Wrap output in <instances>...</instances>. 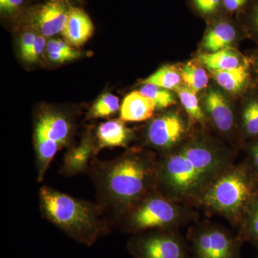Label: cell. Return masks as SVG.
Instances as JSON below:
<instances>
[{"label":"cell","instance_id":"cell-5","mask_svg":"<svg viewBox=\"0 0 258 258\" xmlns=\"http://www.w3.org/2000/svg\"><path fill=\"white\" fill-rule=\"evenodd\" d=\"M195 218L192 210L184 204L155 191L132 209L120 222L123 232L135 235L154 230H176Z\"/></svg>","mask_w":258,"mask_h":258},{"label":"cell","instance_id":"cell-13","mask_svg":"<svg viewBox=\"0 0 258 258\" xmlns=\"http://www.w3.org/2000/svg\"><path fill=\"white\" fill-rule=\"evenodd\" d=\"M94 32L89 15L82 8L71 6L69 18L62 32L64 40L71 46L80 47L87 42Z\"/></svg>","mask_w":258,"mask_h":258},{"label":"cell","instance_id":"cell-20","mask_svg":"<svg viewBox=\"0 0 258 258\" xmlns=\"http://www.w3.org/2000/svg\"><path fill=\"white\" fill-rule=\"evenodd\" d=\"M181 105L185 112L189 117L190 121L194 123L205 124L207 120V115L203 108L200 106L197 93L190 89L186 86H179L176 90Z\"/></svg>","mask_w":258,"mask_h":258},{"label":"cell","instance_id":"cell-33","mask_svg":"<svg viewBox=\"0 0 258 258\" xmlns=\"http://www.w3.org/2000/svg\"><path fill=\"white\" fill-rule=\"evenodd\" d=\"M249 21L252 25V30L258 35V1L254 3L249 15Z\"/></svg>","mask_w":258,"mask_h":258},{"label":"cell","instance_id":"cell-14","mask_svg":"<svg viewBox=\"0 0 258 258\" xmlns=\"http://www.w3.org/2000/svg\"><path fill=\"white\" fill-rule=\"evenodd\" d=\"M97 152L104 148L127 147L133 140L134 133L121 119H111L102 123L96 130Z\"/></svg>","mask_w":258,"mask_h":258},{"label":"cell","instance_id":"cell-23","mask_svg":"<svg viewBox=\"0 0 258 258\" xmlns=\"http://www.w3.org/2000/svg\"><path fill=\"white\" fill-rule=\"evenodd\" d=\"M241 127L247 138L258 139V97L251 98L244 103L241 115Z\"/></svg>","mask_w":258,"mask_h":258},{"label":"cell","instance_id":"cell-28","mask_svg":"<svg viewBox=\"0 0 258 258\" xmlns=\"http://www.w3.org/2000/svg\"><path fill=\"white\" fill-rule=\"evenodd\" d=\"M194 8L204 17L217 16L223 10L222 0H191Z\"/></svg>","mask_w":258,"mask_h":258},{"label":"cell","instance_id":"cell-8","mask_svg":"<svg viewBox=\"0 0 258 258\" xmlns=\"http://www.w3.org/2000/svg\"><path fill=\"white\" fill-rule=\"evenodd\" d=\"M193 258H240L241 241L221 226L203 223L189 234Z\"/></svg>","mask_w":258,"mask_h":258},{"label":"cell","instance_id":"cell-4","mask_svg":"<svg viewBox=\"0 0 258 258\" xmlns=\"http://www.w3.org/2000/svg\"><path fill=\"white\" fill-rule=\"evenodd\" d=\"M258 191V179L247 161L231 166L207 189L198 205L239 226Z\"/></svg>","mask_w":258,"mask_h":258},{"label":"cell","instance_id":"cell-11","mask_svg":"<svg viewBox=\"0 0 258 258\" xmlns=\"http://www.w3.org/2000/svg\"><path fill=\"white\" fill-rule=\"evenodd\" d=\"M97 154L96 137L89 132L83 137L79 146L70 148L66 153L60 168L61 174L74 176L88 173Z\"/></svg>","mask_w":258,"mask_h":258},{"label":"cell","instance_id":"cell-9","mask_svg":"<svg viewBox=\"0 0 258 258\" xmlns=\"http://www.w3.org/2000/svg\"><path fill=\"white\" fill-rule=\"evenodd\" d=\"M187 132V123L179 112L166 111L151 120L146 129V141L162 156L184 143Z\"/></svg>","mask_w":258,"mask_h":258},{"label":"cell","instance_id":"cell-31","mask_svg":"<svg viewBox=\"0 0 258 258\" xmlns=\"http://www.w3.org/2000/svg\"><path fill=\"white\" fill-rule=\"evenodd\" d=\"M251 170L258 179V139L249 147V159L247 160Z\"/></svg>","mask_w":258,"mask_h":258},{"label":"cell","instance_id":"cell-35","mask_svg":"<svg viewBox=\"0 0 258 258\" xmlns=\"http://www.w3.org/2000/svg\"><path fill=\"white\" fill-rule=\"evenodd\" d=\"M257 258H258V254H257Z\"/></svg>","mask_w":258,"mask_h":258},{"label":"cell","instance_id":"cell-27","mask_svg":"<svg viewBox=\"0 0 258 258\" xmlns=\"http://www.w3.org/2000/svg\"><path fill=\"white\" fill-rule=\"evenodd\" d=\"M26 0H0L2 17L10 20H21L26 13Z\"/></svg>","mask_w":258,"mask_h":258},{"label":"cell","instance_id":"cell-26","mask_svg":"<svg viewBox=\"0 0 258 258\" xmlns=\"http://www.w3.org/2000/svg\"><path fill=\"white\" fill-rule=\"evenodd\" d=\"M140 92L155 103L157 110L164 109L176 104L174 94L169 90L153 84H144Z\"/></svg>","mask_w":258,"mask_h":258},{"label":"cell","instance_id":"cell-24","mask_svg":"<svg viewBox=\"0 0 258 258\" xmlns=\"http://www.w3.org/2000/svg\"><path fill=\"white\" fill-rule=\"evenodd\" d=\"M181 79L185 86L195 93L203 91L208 87L209 78L206 71L193 62H188L181 69Z\"/></svg>","mask_w":258,"mask_h":258},{"label":"cell","instance_id":"cell-32","mask_svg":"<svg viewBox=\"0 0 258 258\" xmlns=\"http://www.w3.org/2000/svg\"><path fill=\"white\" fill-rule=\"evenodd\" d=\"M249 0H222L223 10L228 13H233L243 9Z\"/></svg>","mask_w":258,"mask_h":258},{"label":"cell","instance_id":"cell-7","mask_svg":"<svg viewBox=\"0 0 258 258\" xmlns=\"http://www.w3.org/2000/svg\"><path fill=\"white\" fill-rule=\"evenodd\" d=\"M132 258H189V249L175 230L135 234L128 242Z\"/></svg>","mask_w":258,"mask_h":258},{"label":"cell","instance_id":"cell-19","mask_svg":"<svg viewBox=\"0 0 258 258\" xmlns=\"http://www.w3.org/2000/svg\"><path fill=\"white\" fill-rule=\"evenodd\" d=\"M238 227L237 237L241 242H248L258 249V191L246 209Z\"/></svg>","mask_w":258,"mask_h":258},{"label":"cell","instance_id":"cell-22","mask_svg":"<svg viewBox=\"0 0 258 258\" xmlns=\"http://www.w3.org/2000/svg\"><path fill=\"white\" fill-rule=\"evenodd\" d=\"M47 57L51 62L64 63L79 58L81 53L76 47L71 46L66 40L51 39L47 42L45 49Z\"/></svg>","mask_w":258,"mask_h":258},{"label":"cell","instance_id":"cell-2","mask_svg":"<svg viewBox=\"0 0 258 258\" xmlns=\"http://www.w3.org/2000/svg\"><path fill=\"white\" fill-rule=\"evenodd\" d=\"M158 157L155 153L132 148L113 160L95 158L88 171L98 204L105 213L121 221L144 198L156 191Z\"/></svg>","mask_w":258,"mask_h":258},{"label":"cell","instance_id":"cell-25","mask_svg":"<svg viewBox=\"0 0 258 258\" xmlns=\"http://www.w3.org/2000/svg\"><path fill=\"white\" fill-rule=\"evenodd\" d=\"M120 109L118 97L106 93L95 101L87 114V119L108 118L115 115Z\"/></svg>","mask_w":258,"mask_h":258},{"label":"cell","instance_id":"cell-12","mask_svg":"<svg viewBox=\"0 0 258 258\" xmlns=\"http://www.w3.org/2000/svg\"><path fill=\"white\" fill-rule=\"evenodd\" d=\"M207 114L219 132L229 134L235 128V118L233 110L227 98L215 88L209 90L205 98Z\"/></svg>","mask_w":258,"mask_h":258},{"label":"cell","instance_id":"cell-1","mask_svg":"<svg viewBox=\"0 0 258 258\" xmlns=\"http://www.w3.org/2000/svg\"><path fill=\"white\" fill-rule=\"evenodd\" d=\"M233 165L227 150L196 136L158 158L156 191L178 203L198 205L209 186Z\"/></svg>","mask_w":258,"mask_h":258},{"label":"cell","instance_id":"cell-6","mask_svg":"<svg viewBox=\"0 0 258 258\" xmlns=\"http://www.w3.org/2000/svg\"><path fill=\"white\" fill-rule=\"evenodd\" d=\"M73 132V120L63 112L44 108L37 113L33 132L37 182L43 181L56 154L69 147Z\"/></svg>","mask_w":258,"mask_h":258},{"label":"cell","instance_id":"cell-21","mask_svg":"<svg viewBox=\"0 0 258 258\" xmlns=\"http://www.w3.org/2000/svg\"><path fill=\"white\" fill-rule=\"evenodd\" d=\"M181 72L174 66L166 64L158 69L150 76L142 81V84H153L165 89L176 91L181 86Z\"/></svg>","mask_w":258,"mask_h":258},{"label":"cell","instance_id":"cell-10","mask_svg":"<svg viewBox=\"0 0 258 258\" xmlns=\"http://www.w3.org/2000/svg\"><path fill=\"white\" fill-rule=\"evenodd\" d=\"M71 6L69 0H47L44 4L27 10L20 20L24 28L49 38L62 33Z\"/></svg>","mask_w":258,"mask_h":258},{"label":"cell","instance_id":"cell-34","mask_svg":"<svg viewBox=\"0 0 258 258\" xmlns=\"http://www.w3.org/2000/svg\"><path fill=\"white\" fill-rule=\"evenodd\" d=\"M254 72H255L256 76H257L258 81V55H257V57H256L255 60H254Z\"/></svg>","mask_w":258,"mask_h":258},{"label":"cell","instance_id":"cell-30","mask_svg":"<svg viewBox=\"0 0 258 258\" xmlns=\"http://www.w3.org/2000/svg\"><path fill=\"white\" fill-rule=\"evenodd\" d=\"M38 35V32L35 30L25 28V31L22 33L20 40V52L21 57L32 46Z\"/></svg>","mask_w":258,"mask_h":258},{"label":"cell","instance_id":"cell-3","mask_svg":"<svg viewBox=\"0 0 258 258\" xmlns=\"http://www.w3.org/2000/svg\"><path fill=\"white\" fill-rule=\"evenodd\" d=\"M42 217L79 243L93 245L108 230L99 204L79 200L50 186L39 192Z\"/></svg>","mask_w":258,"mask_h":258},{"label":"cell","instance_id":"cell-16","mask_svg":"<svg viewBox=\"0 0 258 258\" xmlns=\"http://www.w3.org/2000/svg\"><path fill=\"white\" fill-rule=\"evenodd\" d=\"M235 25L226 19H217L208 29L204 37L203 47L209 53L230 47L237 38Z\"/></svg>","mask_w":258,"mask_h":258},{"label":"cell","instance_id":"cell-29","mask_svg":"<svg viewBox=\"0 0 258 258\" xmlns=\"http://www.w3.org/2000/svg\"><path fill=\"white\" fill-rule=\"evenodd\" d=\"M47 42L46 37L39 34L32 46L29 49L25 55L22 56L21 58L25 62H30V63L37 62L40 58L43 52H45Z\"/></svg>","mask_w":258,"mask_h":258},{"label":"cell","instance_id":"cell-17","mask_svg":"<svg viewBox=\"0 0 258 258\" xmlns=\"http://www.w3.org/2000/svg\"><path fill=\"white\" fill-rule=\"evenodd\" d=\"M217 84L227 92L237 94L243 91L249 81L248 62H244L235 69L212 72Z\"/></svg>","mask_w":258,"mask_h":258},{"label":"cell","instance_id":"cell-18","mask_svg":"<svg viewBox=\"0 0 258 258\" xmlns=\"http://www.w3.org/2000/svg\"><path fill=\"white\" fill-rule=\"evenodd\" d=\"M198 59L212 72L235 69L247 62L243 57H240L237 51L230 47L212 53L202 54L199 55Z\"/></svg>","mask_w":258,"mask_h":258},{"label":"cell","instance_id":"cell-15","mask_svg":"<svg viewBox=\"0 0 258 258\" xmlns=\"http://www.w3.org/2000/svg\"><path fill=\"white\" fill-rule=\"evenodd\" d=\"M157 110L155 103L140 91L125 96L120 109V119L124 122H142L152 118Z\"/></svg>","mask_w":258,"mask_h":258}]
</instances>
